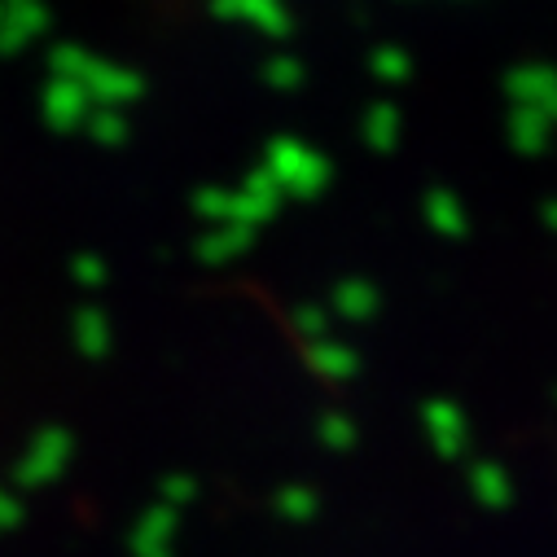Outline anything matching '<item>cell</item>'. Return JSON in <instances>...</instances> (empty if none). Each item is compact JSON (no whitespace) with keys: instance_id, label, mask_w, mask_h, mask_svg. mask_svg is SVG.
Here are the masks:
<instances>
[{"instance_id":"obj_3","label":"cell","mask_w":557,"mask_h":557,"mask_svg":"<svg viewBox=\"0 0 557 557\" xmlns=\"http://www.w3.org/2000/svg\"><path fill=\"white\" fill-rule=\"evenodd\" d=\"M0 27H5V5H0Z\"/></svg>"},{"instance_id":"obj_1","label":"cell","mask_w":557,"mask_h":557,"mask_svg":"<svg viewBox=\"0 0 557 557\" xmlns=\"http://www.w3.org/2000/svg\"><path fill=\"white\" fill-rule=\"evenodd\" d=\"M5 23L18 27L23 36H32V32L45 23V14L36 10V0H5Z\"/></svg>"},{"instance_id":"obj_2","label":"cell","mask_w":557,"mask_h":557,"mask_svg":"<svg viewBox=\"0 0 557 557\" xmlns=\"http://www.w3.org/2000/svg\"><path fill=\"white\" fill-rule=\"evenodd\" d=\"M71 110H75V92H71V88H53V92H49V114H53L58 123H66Z\"/></svg>"}]
</instances>
